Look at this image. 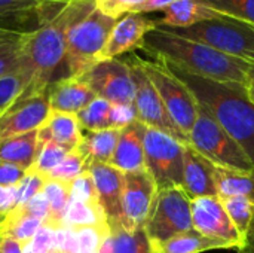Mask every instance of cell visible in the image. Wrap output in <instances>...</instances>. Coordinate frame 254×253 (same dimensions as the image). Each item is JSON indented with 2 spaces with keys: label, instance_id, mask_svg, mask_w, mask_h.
<instances>
[{
  "label": "cell",
  "instance_id": "52",
  "mask_svg": "<svg viewBox=\"0 0 254 253\" xmlns=\"http://www.w3.org/2000/svg\"><path fill=\"white\" fill-rule=\"evenodd\" d=\"M247 92H249L252 101L254 103V84H250V82H249V85H247Z\"/></svg>",
  "mask_w": 254,
  "mask_h": 253
},
{
  "label": "cell",
  "instance_id": "3",
  "mask_svg": "<svg viewBox=\"0 0 254 253\" xmlns=\"http://www.w3.org/2000/svg\"><path fill=\"white\" fill-rule=\"evenodd\" d=\"M140 49L147 52L153 60L170 63L207 79L241 85L249 84V63L229 57L201 42L179 36L158 24L144 36Z\"/></svg>",
  "mask_w": 254,
  "mask_h": 253
},
{
  "label": "cell",
  "instance_id": "43",
  "mask_svg": "<svg viewBox=\"0 0 254 253\" xmlns=\"http://www.w3.org/2000/svg\"><path fill=\"white\" fill-rule=\"evenodd\" d=\"M27 170H24L19 166H15L7 161L0 160V186H18L21 180L25 177Z\"/></svg>",
  "mask_w": 254,
  "mask_h": 253
},
{
  "label": "cell",
  "instance_id": "48",
  "mask_svg": "<svg viewBox=\"0 0 254 253\" xmlns=\"http://www.w3.org/2000/svg\"><path fill=\"white\" fill-rule=\"evenodd\" d=\"M0 253H22V246L13 239H1Z\"/></svg>",
  "mask_w": 254,
  "mask_h": 253
},
{
  "label": "cell",
  "instance_id": "8",
  "mask_svg": "<svg viewBox=\"0 0 254 253\" xmlns=\"http://www.w3.org/2000/svg\"><path fill=\"white\" fill-rule=\"evenodd\" d=\"M144 166L152 174L158 189L182 188L186 145L174 137L146 127L144 131Z\"/></svg>",
  "mask_w": 254,
  "mask_h": 253
},
{
  "label": "cell",
  "instance_id": "17",
  "mask_svg": "<svg viewBox=\"0 0 254 253\" xmlns=\"http://www.w3.org/2000/svg\"><path fill=\"white\" fill-rule=\"evenodd\" d=\"M49 109L54 112L77 115L97 95L80 78H61L46 88Z\"/></svg>",
  "mask_w": 254,
  "mask_h": 253
},
{
  "label": "cell",
  "instance_id": "42",
  "mask_svg": "<svg viewBox=\"0 0 254 253\" xmlns=\"http://www.w3.org/2000/svg\"><path fill=\"white\" fill-rule=\"evenodd\" d=\"M16 207L19 209V212L22 213V216L36 218V219H40L42 222L48 218V212H49V204H48L46 195L43 192L37 194L31 200H28L25 204L16 206Z\"/></svg>",
  "mask_w": 254,
  "mask_h": 253
},
{
  "label": "cell",
  "instance_id": "5",
  "mask_svg": "<svg viewBox=\"0 0 254 253\" xmlns=\"http://www.w3.org/2000/svg\"><path fill=\"white\" fill-rule=\"evenodd\" d=\"M179 36L208 45L229 57L254 64V25L217 13L186 28H170Z\"/></svg>",
  "mask_w": 254,
  "mask_h": 253
},
{
  "label": "cell",
  "instance_id": "51",
  "mask_svg": "<svg viewBox=\"0 0 254 253\" xmlns=\"http://www.w3.org/2000/svg\"><path fill=\"white\" fill-rule=\"evenodd\" d=\"M247 79L250 84H254V64H250V63L247 67Z\"/></svg>",
  "mask_w": 254,
  "mask_h": 253
},
{
  "label": "cell",
  "instance_id": "20",
  "mask_svg": "<svg viewBox=\"0 0 254 253\" xmlns=\"http://www.w3.org/2000/svg\"><path fill=\"white\" fill-rule=\"evenodd\" d=\"M39 140L42 145L51 140L70 151H76L82 142V128L77 116L51 110L45 124L39 128Z\"/></svg>",
  "mask_w": 254,
  "mask_h": 253
},
{
  "label": "cell",
  "instance_id": "11",
  "mask_svg": "<svg viewBox=\"0 0 254 253\" xmlns=\"http://www.w3.org/2000/svg\"><path fill=\"white\" fill-rule=\"evenodd\" d=\"M80 79L97 97H101L112 104H134V81L129 64L125 60H103L82 75Z\"/></svg>",
  "mask_w": 254,
  "mask_h": 253
},
{
  "label": "cell",
  "instance_id": "24",
  "mask_svg": "<svg viewBox=\"0 0 254 253\" xmlns=\"http://www.w3.org/2000/svg\"><path fill=\"white\" fill-rule=\"evenodd\" d=\"M217 197H244L254 203V171L231 170L214 166Z\"/></svg>",
  "mask_w": 254,
  "mask_h": 253
},
{
  "label": "cell",
  "instance_id": "1",
  "mask_svg": "<svg viewBox=\"0 0 254 253\" xmlns=\"http://www.w3.org/2000/svg\"><path fill=\"white\" fill-rule=\"evenodd\" d=\"M95 4V0H45L36 10L37 27L22 39L21 73L25 89L21 98L46 92L58 67L64 63L71 24Z\"/></svg>",
  "mask_w": 254,
  "mask_h": 253
},
{
  "label": "cell",
  "instance_id": "40",
  "mask_svg": "<svg viewBox=\"0 0 254 253\" xmlns=\"http://www.w3.org/2000/svg\"><path fill=\"white\" fill-rule=\"evenodd\" d=\"M45 183H46V177L45 176L28 170L27 174H25V177L18 185L16 206H22L28 200H31L33 197H36L37 194H40L43 191Z\"/></svg>",
  "mask_w": 254,
  "mask_h": 253
},
{
  "label": "cell",
  "instance_id": "54",
  "mask_svg": "<svg viewBox=\"0 0 254 253\" xmlns=\"http://www.w3.org/2000/svg\"><path fill=\"white\" fill-rule=\"evenodd\" d=\"M0 189H1V186H0Z\"/></svg>",
  "mask_w": 254,
  "mask_h": 253
},
{
  "label": "cell",
  "instance_id": "38",
  "mask_svg": "<svg viewBox=\"0 0 254 253\" xmlns=\"http://www.w3.org/2000/svg\"><path fill=\"white\" fill-rule=\"evenodd\" d=\"M70 200L77 201H88L98 204V195L97 188L92 174L86 170L82 174H79L70 185Z\"/></svg>",
  "mask_w": 254,
  "mask_h": 253
},
{
  "label": "cell",
  "instance_id": "49",
  "mask_svg": "<svg viewBox=\"0 0 254 253\" xmlns=\"http://www.w3.org/2000/svg\"><path fill=\"white\" fill-rule=\"evenodd\" d=\"M238 253H254V225L253 228L250 230V233L247 234L244 245L237 251Z\"/></svg>",
  "mask_w": 254,
  "mask_h": 253
},
{
  "label": "cell",
  "instance_id": "36",
  "mask_svg": "<svg viewBox=\"0 0 254 253\" xmlns=\"http://www.w3.org/2000/svg\"><path fill=\"white\" fill-rule=\"evenodd\" d=\"M22 39L24 36L18 40L0 45V78L10 75V73L21 72Z\"/></svg>",
  "mask_w": 254,
  "mask_h": 253
},
{
  "label": "cell",
  "instance_id": "22",
  "mask_svg": "<svg viewBox=\"0 0 254 253\" xmlns=\"http://www.w3.org/2000/svg\"><path fill=\"white\" fill-rule=\"evenodd\" d=\"M40 149H42V143L39 140V130L30 131L25 134L13 136L1 140L0 160L19 166L28 171L36 163Z\"/></svg>",
  "mask_w": 254,
  "mask_h": 253
},
{
  "label": "cell",
  "instance_id": "46",
  "mask_svg": "<svg viewBox=\"0 0 254 253\" xmlns=\"http://www.w3.org/2000/svg\"><path fill=\"white\" fill-rule=\"evenodd\" d=\"M176 0H147L143 3L138 9L137 13H152V12H162L165 10L170 4H173Z\"/></svg>",
  "mask_w": 254,
  "mask_h": 253
},
{
  "label": "cell",
  "instance_id": "10",
  "mask_svg": "<svg viewBox=\"0 0 254 253\" xmlns=\"http://www.w3.org/2000/svg\"><path fill=\"white\" fill-rule=\"evenodd\" d=\"M129 64L134 88H135V97H134V107L137 113V121L141 122L144 127L162 131L176 140L189 145L188 137L180 131V128L174 124L171 116L168 115L156 88L153 86L152 81L140 66L138 57L131 55L125 60Z\"/></svg>",
  "mask_w": 254,
  "mask_h": 253
},
{
  "label": "cell",
  "instance_id": "25",
  "mask_svg": "<svg viewBox=\"0 0 254 253\" xmlns=\"http://www.w3.org/2000/svg\"><path fill=\"white\" fill-rule=\"evenodd\" d=\"M161 248L164 253H204L219 249H232V246L226 242L207 237L193 228L167 240L161 245Z\"/></svg>",
  "mask_w": 254,
  "mask_h": 253
},
{
  "label": "cell",
  "instance_id": "41",
  "mask_svg": "<svg viewBox=\"0 0 254 253\" xmlns=\"http://www.w3.org/2000/svg\"><path fill=\"white\" fill-rule=\"evenodd\" d=\"M55 228L42 224L34 237L22 246V253H49L54 249Z\"/></svg>",
  "mask_w": 254,
  "mask_h": 253
},
{
  "label": "cell",
  "instance_id": "37",
  "mask_svg": "<svg viewBox=\"0 0 254 253\" xmlns=\"http://www.w3.org/2000/svg\"><path fill=\"white\" fill-rule=\"evenodd\" d=\"M45 0H0V22L12 18L36 15V10Z\"/></svg>",
  "mask_w": 254,
  "mask_h": 253
},
{
  "label": "cell",
  "instance_id": "27",
  "mask_svg": "<svg viewBox=\"0 0 254 253\" xmlns=\"http://www.w3.org/2000/svg\"><path fill=\"white\" fill-rule=\"evenodd\" d=\"M42 192L46 195L49 204L48 218L42 224H46L52 228H60L63 225L64 213L70 201V185L46 179Z\"/></svg>",
  "mask_w": 254,
  "mask_h": 253
},
{
  "label": "cell",
  "instance_id": "9",
  "mask_svg": "<svg viewBox=\"0 0 254 253\" xmlns=\"http://www.w3.org/2000/svg\"><path fill=\"white\" fill-rule=\"evenodd\" d=\"M192 215L190 200L182 188L158 189L150 215L144 225V233L149 240L165 243L167 240L190 231Z\"/></svg>",
  "mask_w": 254,
  "mask_h": 253
},
{
  "label": "cell",
  "instance_id": "45",
  "mask_svg": "<svg viewBox=\"0 0 254 253\" xmlns=\"http://www.w3.org/2000/svg\"><path fill=\"white\" fill-rule=\"evenodd\" d=\"M18 186H6L0 189V218L6 216L16 207Z\"/></svg>",
  "mask_w": 254,
  "mask_h": 253
},
{
  "label": "cell",
  "instance_id": "18",
  "mask_svg": "<svg viewBox=\"0 0 254 253\" xmlns=\"http://www.w3.org/2000/svg\"><path fill=\"white\" fill-rule=\"evenodd\" d=\"M183 191L189 200L217 195L214 185V164L199 155L189 145L185 148Z\"/></svg>",
  "mask_w": 254,
  "mask_h": 253
},
{
  "label": "cell",
  "instance_id": "12",
  "mask_svg": "<svg viewBox=\"0 0 254 253\" xmlns=\"http://www.w3.org/2000/svg\"><path fill=\"white\" fill-rule=\"evenodd\" d=\"M158 186L152 174L144 169L124 176L122 227L128 231L141 230L150 215Z\"/></svg>",
  "mask_w": 254,
  "mask_h": 253
},
{
  "label": "cell",
  "instance_id": "39",
  "mask_svg": "<svg viewBox=\"0 0 254 253\" xmlns=\"http://www.w3.org/2000/svg\"><path fill=\"white\" fill-rule=\"evenodd\" d=\"M147 0H95V7L104 15L119 19L121 16L137 12V9Z\"/></svg>",
  "mask_w": 254,
  "mask_h": 253
},
{
  "label": "cell",
  "instance_id": "53",
  "mask_svg": "<svg viewBox=\"0 0 254 253\" xmlns=\"http://www.w3.org/2000/svg\"><path fill=\"white\" fill-rule=\"evenodd\" d=\"M49 253H61V252H58V251H54V249H52Z\"/></svg>",
  "mask_w": 254,
  "mask_h": 253
},
{
  "label": "cell",
  "instance_id": "26",
  "mask_svg": "<svg viewBox=\"0 0 254 253\" xmlns=\"http://www.w3.org/2000/svg\"><path fill=\"white\" fill-rule=\"evenodd\" d=\"M106 222H107V218L103 209L100 207V204L70 200L64 213L63 227L77 230V228L94 227V225H100Z\"/></svg>",
  "mask_w": 254,
  "mask_h": 253
},
{
  "label": "cell",
  "instance_id": "30",
  "mask_svg": "<svg viewBox=\"0 0 254 253\" xmlns=\"http://www.w3.org/2000/svg\"><path fill=\"white\" fill-rule=\"evenodd\" d=\"M112 230V253H150V243L144 228L128 231L124 227Z\"/></svg>",
  "mask_w": 254,
  "mask_h": 253
},
{
  "label": "cell",
  "instance_id": "31",
  "mask_svg": "<svg viewBox=\"0 0 254 253\" xmlns=\"http://www.w3.org/2000/svg\"><path fill=\"white\" fill-rule=\"evenodd\" d=\"M217 13L254 25V0H199Z\"/></svg>",
  "mask_w": 254,
  "mask_h": 253
},
{
  "label": "cell",
  "instance_id": "13",
  "mask_svg": "<svg viewBox=\"0 0 254 253\" xmlns=\"http://www.w3.org/2000/svg\"><path fill=\"white\" fill-rule=\"evenodd\" d=\"M190 215L192 227L198 233L211 239L226 242L235 251H238L244 245V240L229 219L223 203L217 195L190 200Z\"/></svg>",
  "mask_w": 254,
  "mask_h": 253
},
{
  "label": "cell",
  "instance_id": "15",
  "mask_svg": "<svg viewBox=\"0 0 254 253\" xmlns=\"http://www.w3.org/2000/svg\"><path fill=\"white\" fill-rule=\"evenodd\" d=\"M156 27V19L147 16V13L131 12L121 16L107 39L103 60L119 58L124 54L140 49L144 40V36Z\"/></svg>",
  "mask_w": 254,
  "mask_h": 253
},
{
  "label": "cell",
  "instance_id": "6",
  "mask_svg": "<svg viewBox=\"0 0 254 253\" xmlns=\"http://www.w3.org/2000/svg\"><path fill=\"white\" fill-rule=\"evenodd\" d=\"M189 146L217 167L254 171L253 163L243 148L201 106L189 133Z\"/></svg>",
  "mask_w": 254,
  "mask_h": 253
},
{
  "label": "cell",
  "instance_id": "16",
  "mask_svg": "<svg viewBox=\"0 0 254 253\" xmlns=\"http://www.w3.org/2000/svg\"><path fill=\"white\" fill-rule=\"evenodd\" d=\"M88 171L94 177L98 204L103 209L110 228L122 227V194L125 173L106 163H94L88 167Z\"/></svg>",
  "mask_w": 254,
  "mask_h": 253
},
{
  "label": "cell",
  "instance_id": "32",
  "mask_svg": "<svg viewBox=\"0 0 254 253\" xmlns=\"http://www.w3.org/2000/svg\"><path fill=\"white\" fill-rule=\"evenodd\" d=\"M70 152H73V151L61 146L55 142L48 140L42 145L40 154H39L36 163L33 164V167L30 169V171L39 173L46 177Z\"/></svg>",
  "mask_w": 254,
  "mask_h": 253
},
{
  "label": "cell",
  "instance_id": "29",
  "mask_svg": "<svg viewBox=\"0 0 254 253\" xmlns=\"http://www.w3.org/2000/svg\"><path fill=\"white\" fill-rule=\"evenodd\" d=\"M220 200L241 239L246 240L254 225V203L244 197H225Z\"/></svg>",
  "mask_w": 254,
  "mask_h": 253
},
{
  "label": "cell",
  "instance_id": "28",
  "mask_svg": "<svg viewBox=\"0 0 254 253\" xmlns=\"http://www.w3.org/2000/svg\"><path fill=\"white\" fill-rule=\"evenodd\" d=\"M76 116L83 131H101L112 128V103L101 97H95Z\"/></svg>",
  "mask_w": 254,
  "mask_h": 253
},
{
  "label": "cell",
  "instance_id": "14",
  "mask_svg": "<svg viewBox=\"0 0 254 253\" xmlns=\"http://www.w3.org/2000/svg\"><path fill=\"white\" fill-rule=\"evenodd\" d=\"M48 94H36L15 101L0 116V142L13 136L39 130L49 115Z\"/></svg>",
  "mask_w": 254,
  "mask_h": 253
},
{
  "label": "cell",
  "instance_id": "21",
  "mask_svg": "<svg viewBox=\"0 0 254 253\" xmlns=\"http://www.w3.org/2000/svg\"><path fill=\"white\" fill-rule=\"evenodd\" d=\"M216 15L217 12L199 0H176L165 10H162V18H158L156 24L170 28H186L196 22L211 19Z\"/></svg>",
  "mask_w": 254,
  "mask_h": 253
},
{
  "label": "cell",
  "instance_id": "50",
  "mask_svg": "<svg viewBox=\"0 0 254 253\" xmlns=\"http://www.w3.org/2000/svg\"><path fill=\"white\" fill-rule=\"evenodd\" d=\"M149 243H150V253H164L162 248H161V243L152 242V240H149Z\"/></svg>",
  "mask_w": 254,
  "mask_h": 253
},
{
  "label": "cell",
  "instance_id": "47",
  "mask_svg": "<svg viewBox=\"0 0 254 253\" xmlns=\"http://www.w3.org/2000/svg\"><path fill=\"white\" fill-rule=\"evenodd\" d=\"M24 33H25V30H15V28L0 25V45L18 40L24 36Z\"/></svg>",
  "mask_w": 254,
  "mask_h": 253
},
{
  "label": "cell",
  "instance_id": "44",
  "mask_svg": "<svg viewBox=\"0 0 254 253\" xmlns=\"http://www.w3.org/2000/svg\"><path fill=\"white\" fill-rule=\"evenodd\" d=\"M137 121L134 104H112V128L122 130Z\"/></svg>",
  "mask_w": 254,
  "mask_h": 253
},
{
  "label": "cell",
  "instance_id": "35",
  "mask_svg": "<svg viewBox=\"0 0 254 253\" xmlns=\"http://www.w3.org/2000/svg\"><path fill=\"white\" fill-rule=\"evenodd\" d=\"M25 89V79L21 72L0 78V116L19 100Z\"/></svg>",
  "mask_w": 254,
  "mask_h": 253
},
{
  "label": "cell",
  "instance_id": "19",
  "mask_svg": "<svg viewBox=\"0 0 254 253\" xmlns=\"http://www.w3.org/2000/svg\"><path fill=\"white\" fill-rule=\"evenodd\" d=\"M144 131L146 127L134 121L121 130L119 140L109 164L122 173H134L144 170Z\"/></svg>",
  "mask_w": 254,
  "mask_h": 253
},
{
  "label": "cell",
  "instance_id": "4",
  "mask_svg": "<svg viewBox=\"0 0 254 253\" xmlns=\"http://www.w3.org/2000/svg\"><path fill=\"white\" fill-rule=\"evenodd\" d=\"M116 21L94 4L71 24L64 57L67 76L80 78L103 61V52Z\"/></svg>",
  "mask_w": 254,
  "mask_h": 253
},
{
  "label": "cell",
  "instance_id": "7",
  "mask_svg": "<svg viewBox=\"0 0 254 253\" xmlns=\"http://www.w3.org/2000/svg\"><path fill=\"white\" fill-rule=\"evenodd\" d=\"M140 66L152 81L156 88L168 115L180 131L188 137L196 121L199 104L190 89L174 76L161 61L156 60H143L138 57Z\"/></svg>",
  "mask_w": 254,
  "mask_h": 253
},
{
  "label": "cell",
  "instance_id": "34",
  "mask_svg": "<svg viewBox=\"0 0 254 253\" xmlns=\"http://www.w3.org/2000/svg\"><path fill=\"white\" fill-rule=\"evenodd\" d=\"M77 239L79 253H98L101 245L106 239L112 236V230L109 222L94 225V227H83L74 230Z\"/></svg>",
  "mask_w": 254,
  "mask_h": 253
},
{
  "label": "cell",
  "instance_id": "23",
  "mask_svg": "<svg viewBox=\"0 0 254 253\" xmlns=\"http://www.w3.org/2000/svg\"><path fill=\"white\" fill-rule=\"evenodd\" d=\"M119 134L121 130L116 128H107L101 131L82 130V142L76 151L83 157L88 167L94 163L109 164L116 149Z\"/></svg>",
  "mask_w": 254,
  "mask_h": 253
},
{
  "label": "cell",
  "instance_id": "2",
  "mask_svg": "<svg viewBox=\"0 0 254 253\" xmlns=\"http://www.w3.org/2000/svg\"><path fill=\"white\" fill-rule=\"evenodd\" d=\"M161 63L190 89L198 104L243 148L254 167V103L247 92L249 84L217 82L189 73L170 63Z\"/></svg>",
  "mask_w": 254,
  "mask_h": 253
},
{
  "label": "cell",
  "instance_id": "33",
  "mask_svg": "<svg viewBox=\"0 0 254 253\" xmlns=\"http://www.w3.org/2000/svg\"><path fill=\"white\" fill-rule=\"evenodd\" d=\"M86 170H88V166H86L83 157L77 151H73L46 176V179L61 182L65 185H71V182Z\"/></svg>",
  "mask_w": 254,
  "mask_h": 253
}]
</instances>
